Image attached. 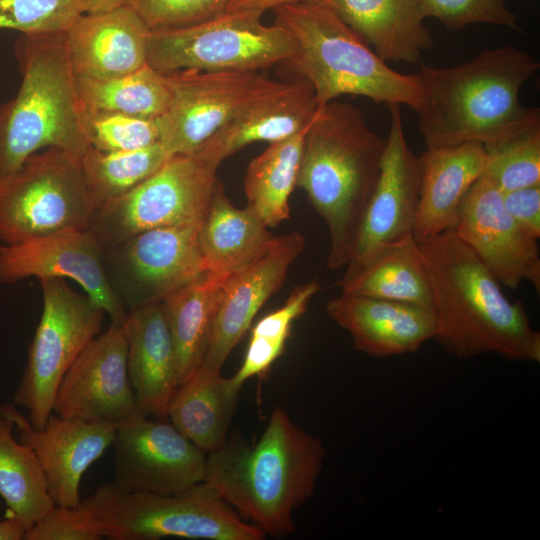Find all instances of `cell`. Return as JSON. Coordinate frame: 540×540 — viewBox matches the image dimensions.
<instances>
[{"mask_svg": "<svg viewBox=\"0 0 540 540\" xmlns=\"http://www.w3.org/2000/svg\"><path fill=\"white\" fill-rule=\"evenodd\" d=\"M255 10L223 11L191 25L151 30L147 64L161 74L179 70L261 71L289 60L295 45Z\"/></svg>", "mask_w": 540, "mask_h": 540, "instance_id": "7", "label": "cell"}, {"mask_svg": "<svg viewBox=\"0 0 540 540\" xmlns=\"http://www.w3.org/2000/svg\"><path fill=\"white\" fill-rule=\"evenodd\" d=\"M505 209L531 237L540 238V184L502 192Z\"/></svg>", "mask_w": 540, "mask_h": 540, "instance_id": "42", "label": "cell"}, {"mask_svg": "<svg viewBox=\"0 0 540 540\" xmlns=\"http://www.w3.org/2000/svg\"><path fill=\"white\" fill-rule=\"evenodd\" d=\"M15 432L14 422L0 411V497L28 530L54 504L36 455Z\"/></svg>", "mask_w": 540, "mask_h": 540, "instance_id": "32", "label": "cell"}, {"mask_svg": "<svg viewBox=\"0 0 540 540\" xmlns=\"http://www.w3.org/2000/svg\"><path fill=\"white\" fill-rule=\"evenodd\" d=\"M304 237L297 231L278 236L254 259L222 282L207 350L199 368L221 372L265 302L284 283L291 265L302 254Z\"/></svg>", "mask_w": 540, "mask_h": 540, "instance_id": "17", "label": "cell"}, {"mask_svg": "<svg viewBox=\"0 0 540 540\" xmlns=\"http://www.w3.org/2000/svg\"><path fill=\"white\" fill-rule=\"evenodd\" d=\"M435 313L434 338L452 356L495 353L539 362L540 333L520 301L511 302L476 254L447 230L417 242Z\"/></svg>", "mask_w": 540, "mask_h": 540, "instance_id": "1", "label": "cell"}, {"mask_svg": "<svg viewBox=\"0 0 540 540\" xmlns=\"http://www.w3.org/2000/svg\"><path fill=\"white\" fill-rule=\"evenodd\" d=\"M201 223L149 229L105 248L106 278L125 309L160 303L206 272Z\"/></svg>", "mask_w": 540, "mask_h": 540, "instance_id": "13", "label": "cell"}, {"mask_svg": "<svg viewBox=\"0 0 540 540\" xmlns=\"http://www.w3.org/2000/svg\"><path fill=\"white\" fill-rule=\"evenodd\" d=\"M487 159L484 146L476 142L427 148L419 157L421 181L413 227L417 242L453 230L462 200L482 176Z\"/></svg>", "mask_w": 540, "mask_h": 540, "instance_id": "24", "label": "cell"}, {"mask_svg": "<svg viewBox=\"0 0 540 540\" xmlns=\"http://www.w3.org/2000/svg\"><path fill=\"white\" fill-rule=\"evenodd\" d=\"M151 30L129 6L85 13L65 32L75 77L110 79L147 64Z\"/></svg>", "mask_w": 540, "mask_h": 540, "instance_id": "22", "label": "cell"}, {"mask_svg": "<svg viewBox=\"0 0 540 540\" xmlns=\"http://www.w3.org/2000/svg\"><path fill=\"white\" fill-rule=\"evenodd\" d=\"M122 327L127 339V373L136 414L166 420L178 387L177 359L160 303L127 311Z\"/></svg>", "mask_w": 540, "mask_h": 540, "instance_id": "23", "label": "cell"}, {"mask_svg": "<svg viewBox=\"0 0 540 540\" xmlns=\"http://www.w3.org/2000/svg\"><path fill=\"white\" fill-rule=\"evenodd\" d=\"M319 289L320 284L316 281L297 286L284 305L265 315L252 326L250 336L286 344L293 322L305 312L311 298Z\"/></svg>", "mask_w": 540, "mask_h": 540, "instance_id": "41", "label": "cell"}, {"mask_svg": "<svg viewBox=\"0 0 540 540\" xmlns=\"http://www.w3.org/2000/svg\"><path fill=\"white\" fill-rule=\"evenodd\" d=\"M326 457L321 439L276 407L252 445L227 441L206 454L203 483L265 533L295 530L293 512L315 490Z\"/></svg>", "mask_w": 540, "mask_h": 540, "instance_id": "3", "label": "cell"}, {"mask_svg": "<svg viewBox=\"0 0 540 540\" xmlns=\"http://www.w3.org/2000/svg\"><path fill=\"white\" fill-rule=\"evenodd\" d=\"M297 2H321L329 4L328 0H227L224 11L255 10L264 13L268 9L274 10L280 6Z\"/></svg>", "mask_w": 540, "mask_h": 540, "instance_id": "43", "label": "cell"}, {"mask_svg": "<svg viewBox=\"0 0 540 540\" xmlns=\"http://www.w3.org/2000/svg\"><path fill=\"white\" fill-rule=\"evenodd\" d=\"M102 533L93 495L73 507L54 505L26 531L24 540H99Z\"/></svg>", "mask_w": 540, "mask_h": 540, "instance_id": "38", "label": "cell"}, {"mask_svg": "<svg viewBox=\"0 0 540 540\" xmlns=\"http://www.w3.org/2000/svg\"><path fill=\"white\" fill-rule=\"evenodd\" d=\"M156 142L126 151H101L90 146L80 158L82 172L97 208L130 191L169 158Z\"/></svg>", "mask_w": 540, "mask_h": 540, "instance_id": "34", "label": "cell"}, {"mask_svg": "<svg viewBox=\"0 0 540 540\" xmlns=\"http://www.w3.org/2000/svg\"><path fill=\"white\" fill-rule=\"evenodd\" d=\"M485 150L482 175L501 192L540 184V121Z\"/></svg>", "mask_w": 540, "mask_h": 540, "instance_id": "35", "label": "cell"}, {"mask_svg": "<svg viewBox=\"0 0 540 540\" xmlns=\"http://www.w3.org/2000/svg\"><path fill=\"white\" fill-rule=\"evenodd\" d=\"M539 69L527 52L503 46L453 67L422 65L419 130L427 148L476 142L489 149L540 121L521 105L522 86Z\"/></svg>", "mask_w": 540, "mask_h": 540, "instance_id": "2", "label": "cell"}, {"mask_svg": "<svg viewBox=\"0 0 540 540\" xmlns=\"http://www.w3.org/2000/svg\"><path fill=\"white\" fill-rule=\"evenodd\" d=\"M26 531L22 521L12 514L0 520V540H24Z\"/></svg>", "mask_w": 540, "mask_h": 540, "instance_id": "44", "label": "cell"}, {"mask_svg": "<svg viewBox=\"0 0 540 540\" xmlns=\"http://www.w3.org/2000/svg\"><path fill=\"white\" fill-rule=\"evenodd\" d=\"M87 13L105 12L124 4V0H87Z\"/></svg>", "mask_w": 540, "mask_h": 540, "instance_id": "45", "label": "cell"}, {"mask_svg": "<svg viewBox=\"0 0 540 540\" xmlns=\"http://www.w3.org/2000/svg\"><path fill=\"white\" fill-rule=\"evenodd\" d=\"M326 312L350 334L356 350L378 358L415 353L436 329L432 307L407 302L342 293Z\"/></svg>", "mask_w": 540, "mask_h": 540, "instance_id": "21", "label": "cell"}, {"mask_svg": "<svg viewBox=\"0 0 540 540\" xmlns=\"http://www.w3.org/2000/svg\"><path fill=\"white\" fill-rule=\"evenodd\" d=\"M15 55L22 82L16 96L0 105V181L41 149L81 158L90 147L65 32L22 34Z\"/></svg>", "mask_w": 540, "mask_h": 540, "instance_id": "6", "label": "cell"}, {"mask_svg": "<svg viewBox=\"0 0 540 540\" xmlns=\"http://www.w3.org/2000/svg\"><path fill=\"white\" fill-rule=\"evenodd\" d=\"M385 146L386 139L369 128L357 107L334 100L318 109L307 131L297 186L327 224L331 270L347 264Z\"/></svg>", "mask_w": 540, "mask_h": 540, "instance_id": "4", "label": "cell"}, {"mask_svg": "<svg viewBox=\"0 0 540 540\" xmlns=\"http://www.w3.org/2000/svg\"><path fill=\"white\" fill-rule=\"evenodd\" d=\"M226 277L205 272L160 302L175 348L178 386L203 362L219 290Z\"/></svg>", "mask_w": 540, "mask_h": 540, "instance_id": "30", "label": "cell"}, {"mask_svg": "<svg viewBox=\"0 0 540 540\" xmlns=\"http://www.w3.org/2000/svg\"><path fill=\"white\" fill-rule=\"evenodd\" d=\"M311 123L295 135L271 143L247 167L244 178L247 207L268 227H275L290 216L289 198L297 186L304 141Z\"/></svg>", "mask_w": 540, "mask_h": 540, "instance_id": "31", "label": "cell"}, {"mask_svg": "<svg viewBox=\"0 0 540 540\" xmlns=\"http://www.w3.org/2000/svg\"><path fill=\"white\" fill-rule=\"evenodd\" d=\"M84 134L101 151H126L159 142L156 119L121 113L82 111Z\"/></svg>", "mask_w": 540, "mask_h": 540, "instance_id": "37", "label": "cell"}, {"mask_svg": "<svg viewBox=\"0 0 540 540\" xmlns=\"http://www.w3.org/2000/svg\"><path fill=\"white\" fill-rule=\"evenodd\" d=\"M383 61L417 63L433 40L418 0H328Z\"/></svg>", "mask_w": 540, "mask_h": 540, "instance_id": "26", "label": "cell"}, {"mask_svg": "<svg viewBox=\"0 0 540 540\" xmlns=\"http://www.w3.org/2000/svg\"><path fill=\"white\" fill-rule=\"evenodd\" d=\"M453 230L500 284L517 289L527 281L539 291L538 240L515 222L500 189L483 175L464 196Z\"/></svg>", "mask_w": 540, "mask_h": 540, "instance_id": "19", "label": "cell"}, {"mask_svg": "<svg viewBox=\"0 0 540 540\" xmlns=\"http://www.w3.org/2000/svg\"><path fill=\"white\" fill-rule=\"evenodd\" d=\"M195 154L170 156L151 176L100 205L87 227L106 248L153 228L203 220L219 180Z\"/></svg>", "mask_w": 540, "mask_h": 540, "instance_id": "11", "label": "cell"}, {"mask_svg": "<svg viewBox=\"0 0 540 540\" xmlns=\"http://www.w3.org/2000/svg\"><path fill=\"white\" fill-rule=\"evenodd\" d=\"M113 488L176 494L203 482L206 454L166 420L135 414L116 426Z\"/></svg>", "mask_w": 540, "mask_h": 540, "instance_id": "14", "label": "cell"}, {"mask_svg": "<svg viewBox=\"0 0 540 540\" xmlns=\"http://www.w3.org/2000/svg\"><path fill=\"white\" fill-rule=\"evenodd\" d=\"M342 293L432 307L418 243L413 234L378 249L361 267L344 275Z\"/></svg>", "mask_w": 540, "mask_h": 540, "instance_id": "29", "label": "cell"}, {"mask_svg": "<svg viewBox=\"0 0 540 540\" xmlns=\"http://www.w3.org/2000/svg\"><path fill=\"white\" fill-rule=\"evenodd\" d=\"M318 106L310 83L296 78L281 92L248 107L194 153L217 169L229 156L255 142L275 143L307 127Z\"/></svg>", "mask_w": 540, "mask_h": 540, "instance_id": "25", "label": "cell"}, {"mask_svg": "<svg viewBox=\"0 0 540 540\" xmlns=\"http://www.w3.org/2000/svg\"><path fill=\"white\" fill-rule=\"evenodd\" d=\"M92 495L102 536L111 540H262L266 536L203 482L168 495L124 493L107 483Z\"/></svg>", "mask_w": 540, "mask_h": 540, "instance_id": "8", "label": "cell"}, {"mask_svg": "<svg viewBox=\"0 0 540 540\" xmlns=\"http://www.w3.org/2000/svg\"><path fill=\"white\" fill-rule=\"evenodd\" d=\"M164 76L170 100L156 122L169 156L194 153L242 111L289 84L260 71L179 70Z\"/></svg>", "mask_w": 540, "mask_h": 540, "instance_id": "12", "label": "cell"}, {"mask_svg": "<svg viewBox=\"0 0 540 540\" xmlns=\"http://www.w3.org/2000/svg\"><path fill=\"white\" fill-rule=\"evenodd\" d=\"M423 16L434 17L448 29L488 23L519 31L516 15L505 0H418Z\"/></svg>", "mask_w": 540, "mask_h": 540, "instance_id": "39", "label": "cell"}, {"mask_svg": "<svg viewBox=\"0 0 540 540\" xmlns=\"http://www.w3.org/2000/svg\"><path fill=\"white\" fill-rule=\"evenodd\" d=\"M0 411L14 422L17 438L36 455L53 504L78 505L82 476L112 446L116 425L51 413L44 427L36 430L14 405L0 404Z\"/></svg>", "mask_w": 540, "mask_h": 540, "instance_id": "20", "label": "cell"}, {"mask_svg": "<svg viewBox=\"0 0 540 540\" xmlns=\"http://www.w3.org/2000/svg\"><path fill=\"white\" fill-rule=\"evenodd\" d=\"M241 388L221 372L196 369L176 388L170 423L205 454L226 442Z\"/></svg>", "mask_w": 540, "mask_h": 540, "instance_id": "27", "label": "cell"}, {"mask_svg": "<svg viewBox=\"0 0 540 540\" xmlns=\"http://www.w3.org/2000/svg\"><path fill=\"white\" fill-rule=\"evenodd\" d=\"M227 0H124L150 30L175 28L209 19L224 11Z\"/></svg>", "mask_w": 540, "mask_h": 540, "instance_id": "40", "label": "cell"}, {"mask_svg": "<svg viewBox=\"0 0 540 540\" xmlns=\"http://www.w3.org/2000/svg\"><path fill=\"white\" fill-rule=\"evenodd\" d=\"M96 209L80 158L46 148L0 181V240L12 246L63 230L86 229Z\"/></svg>", "mask_w": 540, "mask_h": 540, "instance_id": "9", "label": "cell"}, {"mask_svg": "<svg viewBox=\"0 0 540 540\" xmlns=\"http://www.w3.org/2000/svg\"><path fill=\"white\" fill-rule=\"evenodd\" d=\"M247 206L235 207L217 185L199 231L206 272L226 277L258 256L274 236Z\"/></svg>", "mask_w": 540, "mask_h": 540, "instance_id": "28", "label": "cell"}, {"mask_svg": "<svg viewBox=\"0 0 540 540\" xmlns=\"http://www.w3.org/2000/svg\"><path fill=\"white\" fill-rule=\"evenodd\" d=\"M104 250L86 229H68L12 246L0 247V282L13 284L30 277L68 278L110 317L122 325L127 311L114 295L105 274Z\"/></svg>", "mask_w": 540, "mask_h": 540, "instance_id": "16", "label": "cell"}, {"mask_svg": "<svg viewBox=\"0 0 540 540\" xmlns=\"http://www.w3.org/2000/svg\"><path fill=\"white\" fill-rule=\"evenodd\" d=\"M127 348L122 325L111 323L64 374L52 413L116 426L134 416L136 405L127 373Z\"/></svg>", "mask_w": 540, "mask_h": 540, "instance_id": "18", "label": "cell"}, {"mask_svg": "<svg viewBox=\"0 0 540 540\" xmlns=\"http://www.w3.org/2000/svg\"><path fill=\"white\" fill-rule=\"evenodd\" d=\"M275 24L291 36L295 52L284 62L313 88L318 109L341 95L407 105L417 112L421 88L415 74L393 70L331 5L297 2L274 9Z\"/></svg>", "mask_w": 540, "mask_h": 540, "instance_id": "5", "label": "cell"}, {"mask_svg": "<svg viewBox=\"0 0 540 540\" xmlns=\"http://www.w3.org/2000/svg\"><path fill=\"white\" fill-rule=\"evenodd\" d=\"M41 317L13 402L24 408L34 429L52 413L57 388L74 360L100 333L105 312L64 279L40 280Z\"/></svg>", "mask_w": 540, "mask_h": 540, "instance_id": "10", "label": "cell"}, {"mask_svg": "<svg viewBox=\"0 0 540 540\" xmlns=\"http://www.w3.org/2000/svg\"><path fill=\"white\" fill-rule=\"evenodd\" d=\"M87 11V0H0V29L22 34L66 32Z\"/></svg>", "mask_w": 540, "mask_h": 540, "instance_id": "36", "label": "cell"}, {"mask_svg": "<svg viewBox=\"0 0 540 540\" xmlns=\"http://www.w3.org/2000/svg\"><path fill=\"white\" fill-rule=\"evenodd\" d=\"M388 107L390 128L379 176L353 237L344 275L355 272L382 246L413 234L420 160L407 144L400 105Z\"/></svg>", "mask_w": 540, "mask_h": 540, "instance_id": "15", "label": "cell"}, {"mask_svg": "<svg viewBox=\"0 0 540 540\" xmlns=\"http://www.w3.org/2000/svg\"><path fill=\"white\" fill-rule=\"evenodd\" d=\"M75 78L82 111L156 119L169 104L170 89L164 74L148 64L129 74L110 79Z\"/></svg>", "mask_w": 540, "mask_h": 540, "instance_id": "33", "label": "cell"}]
</instances>
